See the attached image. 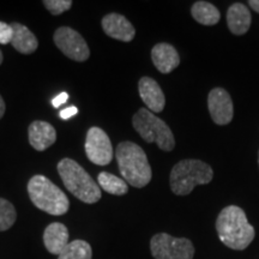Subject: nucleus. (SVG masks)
I'll use <instances>...</instances> for the list:
<instances>
[{
    "mask_svg": "<svg viewBox=\"0 0 259 259\" xmlns=\"http://www.w3.org/2000/svg\"><path fill=\"white\" fill-rule=\"evenodd\" d=\"M219 239L227 247L235 251L247 248L255 236L253 226L247 221L246 213L240 206H226L216 220Z\"/></svg>",
    "mask_w": 259,
    "mask_h": 259,
    "instance_id": "nucleus-1",
    "label": "nucleus"
},
{
    "mask_svg": "<svg viewBox=\"0 0 259 259\" xmlns=\"http://www.w3.org/2000/svg\"><path fill=\"white\" fill-rule=\"evenodd\" d=\"M119 170L126 183L131 186L142 189L150 183L153 178L150 163L147 154L134 142H122L115 150Z\"/></svg>",
    "mask_w": 259,
    "mask_h": 259,
    "instance_id": "nucleus-2",
    "label": "nucleus"
},
{
    "mask_svg": "<svg viewBox=\"0 0 259 259\" xmlns=\"http://www.w3.org/2000/svg\"><path fill=\"white\" fill-rule=\"evenodd\" d=\"M58 171L65 187L83 203L95 204L101 199V189L76 161L63 158L58 163Z\"/></svg>",
    "mask_w": 259,
    "mask_h": 259,
    "instance_id": "nucleus-3",
    "label": "nucleus"
},
{
    "mask_svg": "<svg viewBox=\"0 0 259 259\" xmlns=\"http://www.w3.org/2000/svg\"><path fill=\"white\" fill-rule=\"evenodd\" d=\"M212 177V168L205 162L196 158L183 160L171 168L170 190L177 196H187L197 185L209 184Z\"/></svg>",
    "mask_w": 259,
    "mask_h": 259,
    "instance_id": "nucleus-4",
    "label": "nucleus"
},
{
    "mask_svg": "<svg viewBox=\"0 0 259 259\" xmlns=\"http://www.w3.org/2000/svg\"><path fill=\"white\" fill-rule=\"evenodd\" d=\"M28 193L32 204L50 215L61 216L69 211L70 202L66 194L46 177H32L28 183Z\"/></svg>",
    "mask_w": 259,
    "mask_h": 259,
    "instance_id": "nucleus-5",
    "label": "nucleus"
},
{
    "mask_svg": "<svg viewBox=\"0 0 259 259\" xmlns=\"http://www.w3.org/2000/svg\"><path fill=\"white\" fill-rule=\"evenodd\" d=\"M132 125L147 143H156L163 151H171L176 139L169 126L147 108H141L132 118Z\"/></svg>",
    "mask_w": 259,
    "mask_h": 259,
    "instance_id": "nucleus-6",
    "label": "nucleus"
},
{
    "mask_svg": "<svg viewBox=\"0 0 259 259\" xmlns=\"http://www.w3.org/2000/svg\"><path fill=\"white\" fill-rule=\"evenodd\" d=\"M150 251L155 259H193L194 246L186 238L158 233L151 238Z\"/></svg>",
    "mask_w": 259,
    "mask_h": 259,
    "instance_id": "nucleus-7",
    "label": "nucleus"
},
{
    "mask_svg": "<svg viewBox=\"0 0 259 259\" xmlns=\"http://www.w3.org/2000/svg\"><path fill=\"white\" fill-rule=\"evenodd\" d=\"M54 44L63 52L64 56L70 59L79 61H85L90 57V50L85 40L78 31L70 27H61L57 29L53 36Z\"/></svg>",
    "mask_w": 259,
    "mask_h": 259,
    "instance_id": "nucleus-8",
    "label": "nucleus"
},
{
    "mask_svg": "<svg viewBox=\"0 0 259 259\" xmlns=\"http://www.w3.org/2000/svg\"><path fill=\"white\" fill-rule=\"evenodd\" d=\"M85 154L90 162L106 166L113 158V147L108 135L100 127H90L85 139Z\"/></svg>",
    "mask_w": 259,
    "mask_h": 259,
    "instance_id": "nucleus-9",
    "label": "nucleus"
},
{
    "mask_svg": "<svg viewBox=\"0 0 259 259\" xmlns=\"http://www.w3.org/2000/svg\"><path fill=\"white\" fill-rule=\"evenodd\" d=\"M208 108L213 122L218 125H227L234 115L232 97L222 88H215L208 95Z\"/></svg>",
    "mask_w": 259,
    "mask_h": 259,
    "instance_id": "nucleus-10",
    "label": "nucleus"
},
{
    "mask_svg": "<svg viewBox=\"0 0 259 259\" xmlns=\"http://www.w3.org/2000/svg\"><path fill=\"white\" fill-rule=\"evenodd\" d=\"M102 29L109 37L122 42L132 41L136 36V29L131 22L122 15L109 14L102 18Z\"/></svg>",
    "mask_w": 259,
    "mask_h": 259,
    "instance_id": "nucleus-11",
    "label": "nucleus"
},
{
    "mask_svg": "<svg viewBox=\"0 0 259 259\" xmlns=\"http://www.w3.org/2000/svg\"><path fill=\"white\" fill-rule=\"evenodd\" d=\"M138 92L148 109L153 113H160L166 106V97L156 80L150 77H142L138 83Z\"/></svg>",
    "mask_w": 259,
    "mask_h": 259,
    "instance_id": "nucleus-12",
    "label": "nucleus"
},
{
    "mask_svg": "<svg viewBox=\"0 0 259 259\" xmlns=\"http://www.w3.org/2000/svg\"><path fill=\"white\" fill-rule=\"evenodd\" d=\"M29 142L35 150L44 151L57 141V131L50 122L36 120L29 126Z\"/></svg>",
    "mask_w": 259,
    "mask_h": 259,
    "instance_id": "nucleus-13",
    "label": "nucleus"
},
{
    "mask_svg": "<svg viewBox=\"0 0 259 259\" xmlns=\"http://www.w3.org/2000/svg\"><path fill=\"white\" fill-rule=\"evenodd\" d=\"M151 59H153L155 67L164 74L170 73L180 64V57L178 51L166 42H161L154 46L151 50Z\"/></svg>",
    "mask_w": 259,
    "mask_h": 259,
    "instance_id": "nucleus-14",
    "label": "nucleus"
},
{
    "mask_svg": "<svg viewBox=\"0 0 259 259\" xmlns=\"http://www.w3.org/2000/svg\"><path fill=\"white\" fill-rule=\"evenodd\" d=\"M44 244L52 254L59 255L69 245V229L60 222H53L46 227L44 233Z\"/></svg>",
    "mask_w": 259,
    "mask_h": 259,
    "instance_id": "nucleus-15",
    "label": "nucleus"
},
{
    "mask_svg": "<svg viewBox=\"0 0 259 259\" xmlns=\"http://www.w3.org/2000/svg\"><path fill=\"white\" fill-rule=\"evenodd\" d=\"M250 10L242 3H235L227 11V25L234 35H245L251 27Z\"/></svg>",
    "mask_w": 259,
    "mask_h": 259,
    "instance_id": "nucleus-16",
    "label": "nucleus"
},
{
    "mask_svg": "<svg viewBox=\"0 0 259 259\" xmlns=\"http://www.w3.org/2000/svg\"><path fill=\"white\" fill-rule=\"evenodd\" d=\"M11 27L12 30H14L11 45L14 46L15 50L22 54L34 53L37 50L38 42L30 29L19 23H12Z\"/></svg>",
    "mask_w": 259,
    "mask_h": 259,
    "instance_id": "nucleus-17",
    "label": "nucleus"
},
{
    "mask_svg": "<svg viewBox=\"0 0 259 259\" xmlns=\"http://www.w3.org/2000/svg\"><path fill=\"white\" fill-rule=\"evenodd\" d=\"M191 14L198 23L203 25H215L221 18V14L215 5L202 0L194 3L191 8Z\"/></svg>",
    "mask_w": 259,
    "mask_h": 259,
    "instance_id": "nucleus-18",
    "label": "nucleus"
},
{
    "mask_svg": "<svg viewBox=\"0 0 259 259\" xmlns=\"http://www.w3.org/2000/svg\"><path fill=\"white\" fill-rule=\"evenodd\" d=\"M97 181H99L100 189L105 190L107 193L114 194V196H124L128 192L127 183L108 171H101L97 177Z\"/></svg>",
    "mask_w": 259,
    "mask_h": 259,
    "instance_id": "nucleus-19",
    "label": "nucleus"
},
{
    "mask_svg": "<svg viewBox=\"0 0 259 259\" xmlns=\"http://www.w3.org/2000/svg\"><path fill=\"white\" fill-rule=\"evenodd\" d=\"M58 259H93V248L89 242L73 240L58 255Z\"/></svg>",
    "mask_w": 259,
    "mask_h": 259,
    "instance_id": "nucleus-20",
    "label": "nucleus"
},
{
    "mask_svg": "<svg viewBox=\"0 0 259 259\" xmlns=\"http://www.w3.org/2000/svg\"><path fill=\"white\" fill-rule=\"evenodd\" d=\"M17 212L14 204L4 198H0V232L8 231L15 225Z\"/></svg>",
    "mask_w": 259,
    "mask_h": 259,
    "instance_id": "nucleus-21",
    "label": "nucleus"
},
{
    "mask_svg": "<svg viewBox=\"0 0 259 259\" xmlns=\"http://www.w3.org/2000/svg\"><path fill=\"white\" fill-rule=\"evenodd\" d=\"M44 5L52 15L58 16L69 11L72 8L73 3L71 0H45Z\"/></svg>",
    "mask_w": 259,
    "mask_h": 259,
    "instance_id": "nucleus-22",
    "label": "nucleus"
},
{
    "mask_svg": "<svg viewBox=\"0 0 259 259\" xmlns=\"http://www.w3.org/2000/svg\"><path fill=\"white\" fill-rule=\"evenodd\" d=\"M12 36H14V30H12L11 24L5 23V22H0V44H11Z\"/></svg>",
    "mask_w": 259,
    "mask_h": 259,
    "instance_id": "nucleus-23",
    "label": "nucleus"
},
{
    "mask_svg": "<svg viewBox=\"0 0 259 259\" xmlns=\"http://www.w3.org/2000/svg\"><path fill=\"white\" fill-rule=\"evenodd\" d=\"M77 113H78V109H77L76 106H70V107H66V108L61 109L60 113H59V116L63 120H67V119H70L71 116L76 115Z\"/></svg>",
    "mask_w": 259,
    "mask_h": 259,
    "instance_id": "nucleus-24",
    "label": "nucleus"
},
{
    "mask_svg": "<svg viewBox=\"0 0 259 259\" xmlns=\"http://www.w3.org/2000/svg\"><path fill=\"white\" fill-rule=\"evenodd\" d=\"M67 100H69V94L61 93L58 96L54 97L53 101H52V105H53V107H56V108H58V107H60L63 103L67 102Z\"/></svg>",
    "mask_w": 259,
    "mask_h": 259,
    "instance_id": "nucleus-25",
    "label": "nucleus"
},
{
    "mask_svg": "<svg viewBox=\"0 0 259 259\" xmlns=\"http://www.w3.org/2000/svg\"><path fill=\"white\" fill-rule=\"evenodd\" d=\"M248 5H250V8L252 10H254L255 12L259 14V0H250V2H248Z\"/></svg>",
    "mask_w": 259,
    "mask_h": 259,
    "instance_id": "nucleus-26",
    "label": "nucleus"
},
{
    "mask_svg": "<svg viewBox=\"0 0 259 259\" xmlns=\"http://www.w3.org/2000/svg\"><path fill=\"white\" fill-rule=\"evenodd\" d=\"M5 109H6L5 102H4V100H3L2 95H0V119H2L3 116H4V114H5Z\"/></svg>",
    "mask_w": 259,
    "mask_h": 259,
    "instance_id": "nucleus-27",
    "label": "nucleus"
},
{
    "mask_svg": "<svg viewBox=\"0 0 259 259\" xmlns=\"http://www.w3.org/2000/svg\"><path fill=\"white\" fill-rule=\"evenodd\" d=\"M2 63H3V53L2 51H0V65H2Z\"/></svg>",
    "mask_w": 259,
    "mask_h": 259,
    "instance_id": "nucleus-28",
    "label": "nucleus"
},
{
    "mask_svg": "<svg viewBox=\"0 0 259 259\" xmlns=\"http://www.w3.org/2000/svg\"><path fill=\"white\" fill-rule=\"evenodd\" d=\"M258 164H259V153H258Z\"/></svg>",
    "mask_w": 259,
    "mask_h": 259,
    "instance_id": "nucleus-29",
    "label": "nucleus"
}]
</instances>
